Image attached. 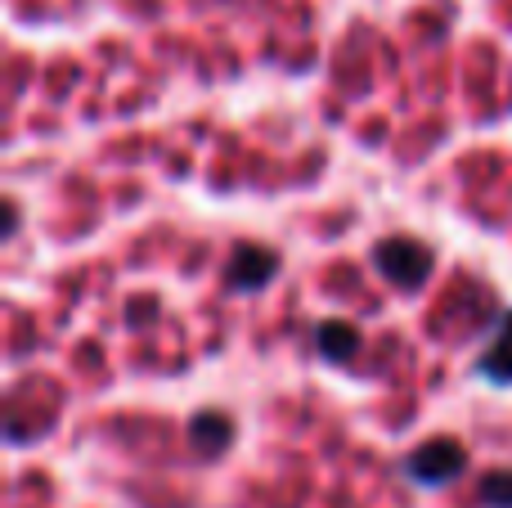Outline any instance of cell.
Wrapping results in <instances>:
<instances>
[{
    "instance_id": "6da1fadb",
    "label": "cell",
    "mask_w": 512,
    "mask_h": 508,
    "mask_svg": "<svg viewBox=\"0 0 512 508\" xmlns=\"http://www.w3.org/2000/svg\"><path fill=\"white\" fill-rule=\"evenodd\" d=\"M373 266H378V275L391 288L418 293L436 270V252L423 239H414V234H387V239L373 243Z\"/></svg>"
},
{
    "instance_id": "7a4b0ae2",
    "label": "cell",
    "mask_w": 512,
    "mask_h": 508,
    "mask_svg": "<svg viewBox=\"0 0 512 508\" xmlns=\"http://www.w3.org/2000/svg\"><path fill=\"white\" fill-rule=\"evenodd\" d=\"M400 468H405V477L414 486H423V491H441V486H450V482L463 477V468H468V450H463L454 437H432L418 450H409Z\"/></svg>"
},
{
    "instance_id": "3957f363",
    "label": "cell",
    "mask_w": 512,
    "mask_h": 508,
    "mask_svg": "<svg viewBox=\"0 0 512 508\" xmlns=\"http://www.w3.org/2000/svg\"><path fill=\"white\" fill-rule=\"evenodd\" d=\"M279 252L274 248H261V243H239L230 257V266H225V288L230 293H256V288H265L274 275H279Z\"/></svg>"
},
{
    "instance_id": "277c9868",
    "label": "cell",
    "mask_w": 512,
    "mask_h": 508,
    "mask_svg": "<svg viewBox=\"0 0 512 508\" xmlns=\"http://www.w3.org/2000/svg\"><path fill=\"white\" fill-rule=\"evenodd\" d=\"M472 374H477L481 383H490V387H512V311L504 315V324H499L495 342L477 356Z\"/></svg>"
},
{
    "instance_id": "5b68a950",
    "label": "cell",
    "mask_w": 512,
    "mask_h": 508,
    "mask_svg": "<svg viewBox=\"0 0 512 508\" xmlns=\"http://www.w3.org/2000/svg\"><path fill=\"white\" fill-rule=\"evenodd\" d=\"M189 446H194L203 459L225 455V450L234 446V419L230 414H221V410L194 414V423H189Z\"/></svg>"
},
{
    "instance_id": "8992f818",
    "label": "cell",
    "mask_w": 512,
    "mask_h": 508,
    "mask_svg": "<svg viewBox=\"0 0 512 508\" xmlns=\"http://www.w3.org/2000/svg\"><path fill=\"white\" fill-rule=\"evenodd\" d=\"M315 347H319V356H324V360L342 365V360L355 356V347H360V333H355L346 320H324L315 329Z\"/></svg>"
},
{
    "instance_id": "52a82bcc",
    "label": "cell",
    "mask_w": 512,
    "mask_h": 508,
    "mask_svg": "<svg viewBox=\"0 0 512 508\" xmlns=\"http://www.w3.org/2000/svg\"><path fill=\"white\" fill-rule=\"evenodd\" d=\"M477 500L486 508H512V468H499V473L481 477Z\"/></svg>"
}]
</instances>
